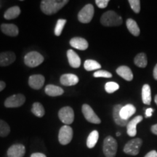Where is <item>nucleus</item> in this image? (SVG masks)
<instances>
[{"label": "nucleus", "mask_w": 157, "mask_h": 157, "mask_svg": "<svg viewBox=\"0 0 157 157\" xmlns=\"http://www.w3.org/2000/svg\"><path fill=\"white\" fill-rule=\"evenodd\" d=\"M68 2L67 0H43L41 2V10L44 14L50 15L58 12Z\"/></svg>", "instance_id": "nucleus-1"}, {"label": "nucleus", "mask_w": 157, "mask_h": 157, "mask_svg": "<svg viewBox=\"0 0 157 157\" xmlns=\"http://www.w3.org/2000/svg\"><path fill=\"white\" fill-rule=\"evenodd\" d=\"M101 23L104 26H118L122 23V18L114 11L109 10L105 12L102 15Z\"/></svg>", "instance_id": "nucleus-2"}, {"label": "nucleus", "mask_w": 157, "mask_h": 157, "mask_svg": "<svg viewBox=\"0 0 157 157\" xmlns=\"http://www.w3.org/2000/svg\"><path fill=\"white\" fill-rule=\"evenodd\" d=\"M117 140L112 136H108L103 141V151L105 157H114L117 152Z\"/></svg>", "instance_id": "nucleus-3"}, {"label": "nucleus", "mask_w": 157, "mask_h": 157, "mask_svg": "<svg viewBox=\"0 0 157 157\" xmlns=\"http://www.w3.org/2000/svg\"><path fill=\"white\" fill-rule=\"evenodd\" d=\"M44 61V57L36 51L29 52L24 57V63L27 66L31 68L36 67Z\"/></svg>", "instance_id": "nucleus-4"}, {"label": "nucleus", "mask_w": 157, "mask_h": 157, "mask_svg": "<svg viewBox=\"0 0 157 157\" xmlns=\"http://www.w3.org/2000/svg\"><path fill=\"white\" fill-rule=\"evenodd\" d=\"M142 143L143 140L140 138L132 139L125 144L123 149L124 152L131 156H136L140 152V148L142 146Z\"/></svg>", "instance_id": "nucleus-5"}, {"label": "nucleus", "mask_w": 157, "mask_h": 157, "mask_svg": "<svg viewBox=\"0 0 157 157\" xmlns=\"http://www.w3.org/2000/svg\"><path fill=\"white\" fill-rule=\"evenodd\" d=\"M94 15V7L91 4L85 5L79 11L78 14V20L82 23H88L92 21Z\"/></svg>", "instance_id": "nucleus-6"}, {"label": "nucleus", "mask_w": 157, "mask_h": 157, "mask_svg": "<svg viewBox=\"0 0 157 157\" xmlns=\"http://www.w3.org/2000/svg\"><path fill=\"white\" fill-rule=\"evenodd\" d=\"M73 137V129L68 125H64L60 129L58 134L59 143L61 145H68Z\"/></svg>", "instance_id": "nucleus-7"}, {"label": "nucleus", "mask_w": 157, "mask_h": 157, "mask_svg": "<svg viewBox=\"0 0 157 157\" xmlns=\"http://www.w3.org/2000/svg\"><path fill=\"white\" fill-rule=\"evenodd\" d=\"M58 117L60 120L66 125L71 124L74 120V112L72 108L66 106L60 109L58 112Z\"/></svg>", "instance_id": "nucleus-8"}, {"label": "nucleus", "mask_w": 157, "mask_h": 157, "mask_svg": "<svg viewBox=\"0 0 157 157\" xmlns=\"http://www.w3.org/2000/svg\"><path fill=\"white\" fill-rule=\"evenodd\" d=\"M25 102V96L22 94H16L10 96L5 101L6 108H17L23 105Z\"/></svg>", "instance_id": "nucleus-9"}, {"label": "nucleus", "mask_w": 157, "mask_h": 157, "mask_svg": "<svg viewBox=\"0 0 157 157\" xmlns=\"http://www.w3.org/2000/svg\"><path fill=\"white\" fill-rule=\"evenodd\" d=\"M82 113L87 121L93 124H100L101 120L93 111V109L87 104H84L82 108Z\"/></svg>", "instance_id": "nucleus-10"}, {"label": "nucleus", "mask_w": 157, "mask_h": 157, "mask_svg": "<svg viewBox=\"0 0 157 157\" xmlns=\"http://www.w3.org/2000/svg\"><path fill=\"white\" fill-rule=\"evenodd\" d=\"M25 154V148L22 144H15L7 150V157H23Z\"/></svg>", "instance_id": "nucleus-11"}, {"label": "nucleus", "mask_w": 157, "mask_h": 157, "mask_svg": "<svg viewBox=\"0 0 157 157\" xmlns=\"http://www.w3.org/2000/svg\"><path fill=\"white\" fill-rule=\"evenodd\" d=\"M45 82L44 76L41 74L31 75L29 78V86L34 90H40L43 87Z\"/></svg>", "instance_id": "nucleus-12"}, {"label": "nucleus", "mask_w": 157, "mask_h": 157, "mask_svg": "<svg viewBox=\"0 0 157 157\" xmlns=\"http://www.w3.org/2000/svg\"><path fill=\"white\" fill-rule=\"evenodd\" d=\"M16 59V56L14 52L7 51L0 53V66L5 67L14 63Z\"/></svg>", "instance_id": "nucleus-13"}, {"label": "nucleus", "mask_w": 157, "mask_h": 157, "mask_svg": "<svg viewBox=\"0 0 157 157\" xmlns=\"http://www.w3.org/2000/svg\"><path fill=\"white\" fill-rule=\"evenodd\" d=\"M142 116H137L134 119L129 121L127 125V132L129 136L135 137L137 135V125L143 120Z\"/></svg>", "instance_id": "nucleus-14"}, {"label": "nucleus", "mask_w": 157, "mask_h": 157, "mask_svg": "<svg viewBox=\"0 0 157 157\" xmlns=\"http://www.w3.org/2000/svg\"><path fill=\"white\" fill-rule=\"evenodd\" d=\"M70 45L72 48L79 50H85L88 48L87 41L82 37H74L70 40Z\"/></svg>", "instance_id": "nucleus-15"}, {"label": "nucleus", "mask_w": 157, "mask_h": 157, "mask_svg": "<svg viewBox=\"0 0 157 157\" xmlns=\"http://www.w3.org/2000/svg\"><path fill=\"white\" fill-rule=\"evenodd\" d=\"M122 106L120 104H118V105H116L114 107H113V120H114L115 123L117 124V125L121 127H125L128 124L129 120H124L121 117L120 114H119V112H120V110Z\"/></svg>", "instance_id": "nucleus-16"}, {"label": "nucleus", "mask_w": 157, "mask_h": 157, "mask_svg": "<svg viewBox=\"0 0 157 157\" xmlns=\"http://www.w3.org/2000/svg\"><path fill=\"white\" fill-rule=\"evenodd\" d=\"M60 82L64 86H73L78 83V78L75 74H65L60 76Z\"/></svg>", "instance_id": "nucleus-17"}, {"label": "nucleus", "mask_w": 157, "mask_h": 157, "mask_svg": "<svg viewBox=\"0 0 157 157\" xmlns=\"http://www.w3.org/2000/svg\"><path fill=\"white\" fill-rule=\"evenodd\" d=\"M1 30L3 34L10 36H16L19 34L18 28L17 25L12 23H3L1 25Z\"/></svg>", "instance_id": "nucleus-18"}, {"label": "nucleus", "mask_w": 157, "mask_h": 157, "mask_svg": "<svg viewBox=\"0 0 157 157\" xmlns=\"http://www.w3.org/2000/svg\"><path fill=\"white\" fill-rule=\"evenodd\" d=\"M67 58L69 65L72 68H78L81 65V58L73 50L67 51Z\"/></svg>", "instance_id": "nucleus-19"}, {"label": "nucleus", "mask_w": 157, "mask_h": 157, "mask_svg": "<svg viewBox=\"0 0 157 157\" xmlns=\"http://www.w3.org/2000/svg\"><path fill=\"white\" fill-rule=\"evenodd\" d=\"M135 111H136V109H135L134 105H132V104H127L124 106H122L120 110L119 114H120L121 117L123 119L128 120L129 118L135 113Z\"/></svg>", "instance_id": "nucleus-20"}, {"label": "nucleus", "mask_w": 157, "mask_h": 157, "mask_svg": "<svg viewBox=\"0 0 157 157\" xmlns=\"http://www.w3.org/2000/svg\"><path fill=\"white\" fill-rule=\"evenodd\" d=\"M117 73L119 76H120L124 79L127 81H132L133 79V74L128 66H119L117 69Z\"/></svg>", "instance_id": "nucleus-21"}, {"label": "nucleus", "mask_w": 157, "mask_h": 157, "mask_svg": "<svg viewBox=\"0 0 157 157\" xmlns=\"http://www.w3.org/2000/svg\"><path fill=\"white\" fill-rule=\"evenodd\" d=\"M64 91L61 87L53 84H48L45 87V93L51 97H56L63 94Z\"/></svg>", "instance_id": "nucleus-22"}, {"label": "nucleus", "mask_w": 157, "mask_h": 157, "mask_svg": "<svg viewBox=\"0 0 157 157\" xmlns=\"http://www.w3.org/2000/svg\"><path fill=\"white\" fill-rule=\"evenodd\" d=\"M126 25H127V29H128L129 32H130L133 36H137L140 35V28H139L138 25H137V23H136V21H134L133 19L129 18L127 20Z\"/></svg>", "instance_id": "nucleus-23"}, {"label": "nucleus", "mask_w": 157, "mask_h": 157, "mask_svg": "<svg viewBox=\"0 0 157 157\" xmlns=\"http://www.w3.org/2000/svg\"><path fill=\"white\" fill-rule=\"evenodd\" d=\"M21 14V9L17 6L10 7L4 14V17L7 20H13Z\"/></svg>", "instance_id": "nucleus-24"}, {"label": "nucleus", "mask_w": 157, "mask_h": 157, "mask_svg": "<svg viewBox=\"0 0 157 157\" xmlns=\"http://www.w3.org/2000/svg\"><path fill=\"white\" fill-rule=\"evenodd\" d=\"M142 101L146 105H150L151 102V91L148 84H144L142 88Z\"/></svg>", "instance_id": "nucleus-25"}, {"label": "nucleus", "mask_w": 157, "mask_h": 157, "mask_svg": "<svg viewBox=\"0 0 157 157\" xmlns=\"http://www.w3.org/2000/svg\"><path fill=\"white\" fill-rule=\"evenodd\" d=\"M99 138V133L97 130H94L90 132L87 140V146L89 148H93L97 143Z\"/></svg>", "instance_id": "nucleus-26"}, {"label": "nucleus", "mask_w": 157, "mask_h": 157, "mask_svg": "<svg viewBox=\"0 0 157 157\" xmlns=\"http://www.w3.org/2000/svg\"><path fill=\"white\" fill-rule=\"evenodd\" d=\"M134 63L137 66L140 68L146 67L147 64H148L146 55L145 53L137 54L134 59Z\"/></svg>", "instance_id": "nucleus-27"}, {"label": "nucleus", "mask_w": 157, "mask_h": 157, "mask_svg": "<svg viewBox=\"0 0 157 157\" xmlns=\"http://www.w3.org/2000/svg\"><path fill=\"white\" fill-rule=\"evenodd\" d=\"M84 67L85 68V70L88 71H91L100 69L101 68V66L99 63L95 61V60H87L84 62Z\"/></svg>", "instance_id": "nucleus-28"}, {"label": "nucleus", "mask_w": 157, "mask_h": 157, "mask_svg": "<svg viewBox=\"0 0 157 157\" xmlns=\"http://www.w3.org/2000/svg\"><path fill=\"white\" fill-rule=\"evenodd\" d=\"M31 111L34 113L35 116L38 117H42L44 115L45 111L43 105L39 102H36L33 104L32 109H31Z\"/></svg>", "instance_id": "nucleus-29"}, {"label": "nucleus", "mask_w": 157, "mask_h": 157, "mask_svg": "<svg viewBox=\"0 0 157 157\" xmlns=\"http://www.w3.org/2000/svg\"><path fill=\"white\" fill-rule=\"evenodd\" d=\"M10 132V127L6 121L0 119V137H7Z\"/></svg>", "instance_id": "nucleus-30"}, {"label": "nucleus", "mask_w": 157, "mask_h": 157, "mask_svg": "<svg viewBox=\"0 0 157 157\" xmlns=\"http://www.w3.org/2000/svg\"><path fill=\"white\" fill-rule=\"evenodd\" d=\"M66 23V20L65 19H59L56 23V28H55V35L56 36H60L61 34L63 28Z\"/></svg>", "instance_id": "nucleus-31"}, {"label": "nucleus", "mask_w": 157, "mask_h": 157, "mask_svg": "<svg viewBox=\"0 0 157 157\" xmlns=\"http://www.w3.org/2000/svg\"><path fill=\"white\" fill-rule=\"evenodd\" d=\"M119 85L113 82H107L105 85V90L108 93H113L119 90Z\"/></svg>", "instance_id": "nucleus-32"}, {"label": "nucleus", "mask_w": 157, "mask_h": 157, "mask_svg": "<svg viewBox=\"0 0 157 157\" xmlns=\"http://www.w3.org/2000/svg\"><path fill=\"white\" fill-rule=\"evenodd\" d=\"M128 2L131 8L135 13H139L140 12V2L139 0H129Z\"/></svg>", "instance_id": "nucleus-33"}, {"label": "nucleus", "mask_w": 157, "mask_h": 157, "mask_svg": "<svg viewBox=\"0 0 157 157\" xmlns=\"http://www.w3.org/2000/svg\"><path fill=\"white\" fill-rule=\"evenodd\" d=\"M94 77L99 78V77H104V78H111L112 76V74H111L110 72L104 70H99L95 71L93 74Z\"/></svg>", "instance_id": "nucleus-34"}, {"label": "nucleus", "mask_w": 157, "mask_h": 157, "mask_svg": "<svg viewBox=\"0 0 157 157\" xmlns=\"http://www.w3.org/2000/svg\"><path fill=\"white\" fill-rule=\"evenodd\" d=\"M95 3L99 8L103 9L107 7L109 3V0H96Z\"/></svg>", "instance_id": "nucleus-35"}, {"label": "nucleus", "mask_w": 157, "mask_h": 157, "mask_svg": "<svg viewBox=\"0 0 157 157\" xmlns=\"http://www.w3.org/2000/svg\"><path fill=\"white\" fill-rule=\"evenodd\" d=\"M154 111V109H151V108H149V109H147L146 110V117L148 118L151 117L153 114V112Z\"/></svg>", "instance_id": "nucleus-36"}, {"label": "nucleus", "mask_w": 157, "mask_h": 157, "mask_svg": "<svg viewBox=\"0 0 157 157\" xmlns=\"http://www.w3.org/2000/svg\"><path fill=\"white\" fill-rule=\"evenodd\" d=\"M144 157H157V152L156 151H151L148 152Z\"/></svg>", "instance_id": "nucleus-37"}, {"label": "nucleus", "mask_w": 157, "mask_h": 157, "mask_svg": "<svg viewBox=\"0 0 157 157\" xmlns=\"http://www.w3.org/2000/svg\"><path fill=\"white\" fill-rule=\"evenodd\" d=\"M31 157H47L44 154L42 153H34L31 155Z\"/></svg>", "instance_id": "nucleus-38"}, {"label": "nucleus", "mask_w": 157, "mask_h": 157, "mask_svg": "<svg viewBox=\"0 0 157 157\" xmlns=\"http://www.w3.org/2000/svg\"><path fill=\"white\" fill-rule=\"evenodd\" d=\"M151 132L154 133V135H157V124H156L153 125V126L151 127Z\"/></svg>", "instance_id": "nucleus-39"}, {"label": "nucleus", "mask_w": 157, "mask_h": 157, "mask_svg": "<svg viewBox=\"0 0 157 157\" xmlns=\"http://www.w3.org/2000/svg\"><path fill=\"white\" fill-rule=\"evenodd\" d=\"M5 87H6L5 82L3 81H0V92L2 91V90L5 88Z\"/></svg>", "instance_id": "nucleus-40"}, {"label": "nucleus", "mask_w": 157, "mask_h": 157, "mask_svg": "<svg viewBox=\"0 0 157 157\" xmlns=\"http://www.w3.org/2000/svg\"><path fill=\"white\" fill-rule=\"evenodd\" d=\"M153 75H154V78L155 79L157 80V64L155 66L154 68V71H153Z\"/></svg>", "instance_id": "nucleus-41"}, {"label": "nucleus", "mask_w": 157, "mask_h": 157, "mask_svg": "<svg viewBox=\"0 0 157 157\" xmlns=\"http://www.w3.org/2000/svg\"><path fill=\"white\" fill-rule=\"evenodd\" d=\"M154 101H155V103H156V104L157 105V95L155 96V98H154Z\"/></svg>", "instance_id": "nucleus-42"}, {"label": "nucleus", "mask_w": 157, "mask_h": 157, "mask_svg": "<svg viewBox=\"0 0 157 157\" xmlns=\"http://www.w3.org/2000/svg\"><path fill=\"white\" fill-rule=\"evenodd\" d=\"M120 135H121V132H117V136L119 137V136H120Z\"/></svg>", "instance_id": "nucleus-43"}]
</instances>
